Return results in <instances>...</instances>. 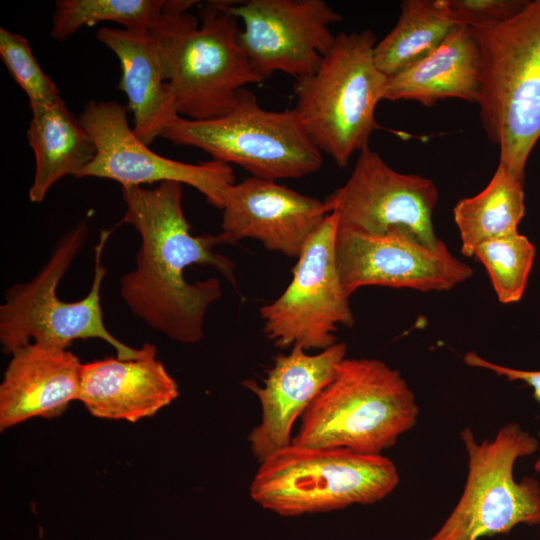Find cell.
<instances>
[{
    "label": "cell",
    "instance_id": "1",
    "mask_svg": "<svg viewBox=\"0 0 540 540\" xmlns=\"http://www.w3.org/2000/svg\"><path fill=\"white\" fill-rule=\"evenodd\" d=\"M162 182L154 188L121 187L123 222L139 233L136 266L120 278V296L151 329L185 344L200 341L209 306L221 295L217 278L190 283L184 270L212 266L235 285L234 264L213 249L229 244L221 232L194 236L182 207L183 188Z\"/></svg>",
    "mask_w": 540,
    "mask_h": 540
},
{
    "label": "cell",
    "instance_id": "2",
    "mask_svg": "<svg viewBox=\"0 0 540 540\" xmlns=\"http://www.w3.org/2000/svg\"><path fill=\"white\" fill-rule=\"evenodd\" d=\"M230 1H209L201 24L187 12L167 13L151 31L178 116L209 120L229 113L238 93L264 79L244 52Z\"/></svg>",
    "mask_w": 540,
    "mask_h": 540
},
{
    "label": "cell",
    "instance_id": "3",
    "mask_svg": "<svg viewBox=\"0 0 540 540\" xmlns=\"http://www.w3.org/2000/svg\"><path fill=\"white\" fill-rule=\"evenodd\" d=\"M472 31L482 56L477 103L482 126L499 146V163L524 182L540 138V0H528L509 19Z\"/></svg>",
    "mask_w": 540,
    "mask_h": 540
},
{
    "label": "cell",
    "instance_id": "4",
    "mask_svg": "<svg viewBox=\"0 0 540 540\" xmlns=\"http://www.w3.org/2000/svg\"><path fill=\"white\" fill-rule=\"evenodd\" d=\"M419 407L398 370L373 358H345L301 417L292 443L381 454L417 422Z\"/></svg>",
    "mask_w": 540,
    "mask_h": 540
},
{
    "label": "cell",
    "instance_id": "5",
    "mask_svg": "<svg viewBox=\"0 0 540 540\" xmlns=\"http://www.w3.org/2000/svg\"><path fill=\"white\" fill-rule=\"evenodd\" d=\"M110 233H100L94 250L93 281L83 299L63 301L57 296V287L86 242L85 218L61 235L34 277L5 291L0 306V343L6 353L30 343L67 349L77 339L97 338L112 346L119 359H134L141 354V348H131L113 336L103 320L101 287L106 269L102 256Z\"/></svg>",
    "mask_w": 540,
    "mask_h": 540
},
{
    "label": "cell",
    "instance_id": "6",
    "mask_svg": "<svg viewBox=\"0 0 540 540\" xmlns=\"http://www.w3.org/2000/svg\"><path fill=\"white\" fill-rule=\"evenodd\" d=\"M376 43L369 29L338 34L317 70L293 85V109L304 131L339 167L368 147L379 128L375 109L388 77L375 64Z\"/></svg>",
    "mask_w": 540,
    "mask_h": 540
},
{
    "label": "cell",
    "instance_id": "7",
    "mask_svg": "<svg viewBox=\"0 0 540 540\" xmlns=\"http://www.w3.org/2000/svg\"><path fill=\"white\" fill-rule=\"evenodd\" d=\"M398 483L396 466L381 454L291 442L260 462L250 497L266 510L292 517L373 504Z\"/></svg>",
    "mask_w": 540,
    "mask_h": 540
},
{
    "label": "cell",
    "instance_id": "8",
    "mask_svg": "<svg viewBox=\"0 0 540 540\" xmlns=\"http://www.w3.org/2000/svg\"><path fill=\"white\" fill-rule=\"evenodd\" d=\"M162 138L203 150L212 160L234 163L266 180L299 178L318 171L321 151L304 131L294 109H263L253 92L242 89L227 114L209 120L176 117Z\"/></svg>",
    "mask_w": 540,
    "mask_h": 540
},
{
    "label": "cell",
    "instance_id": "9",
    "mask_svg": "<svg viewBox=\"0 0 540 540\" xmlns=\"http://www.w3.org/2000/svg\"><path fill=\"white\" fill-rule=\"evenodd\" d=\"M460 437L468 474L456 506L427 540H479L508 534L518 524H540V483L513 475L517 459L534 454L539 441L518 423H507L491 440L478 443L470 428Z\"/></svg>",
    "mask_w": 540,
    "mask_h": 540
},
{
    "label": "cell",
    "instance_id": "10",
    "mask_svg": "<svg viewBox=\"0 0 540 540\" xmlns=\"http://www.w3.org/2000/svg\"><path fill=\"white\" fill-rule=\"evenodd\" d=\"M338 227V215L328 213L298 256L287 288L260 308L263 332L276 347L321 351L336 343L339 325L353 326L336 262Z\"/></svg>",
    "mask_w": 540,
    "mask_h": 540
},
{
    "label": "cell",
    "instance_id": "11",
    "mask_svg": "<svg viewBox=\"0 0 540 540\" xmlns=\"http://www.w3.org/2000/svg\"><path fill=\"white\" fill-rule=\"evenodd\" d=\"M438 197L431 179L394 170L368 146L358 153L346 183L323 202L328 213L338 215L339 228L367 235L402 229L437 247L444 243L432 220Z\"/></svg>",
    "mask_w": 540,
    "mask_h": 540
},
{
    "label": "cell",
    "instance_id": "12",
    "mask_svg": "<svg viewBox=\"0 0 540 540\" xmlns=\"http://www.w3.org/2000/svg\"><path fill=\"white\" fill-rule=\"evenodd\" d=\"M127 110L115 101L86 103L79 119L96 154L77 178L109 179L121 187L178 182L198 190L210 205L221 209L225 188L235 183L232 167L216 160L185 163L153 152L130 127Z\"/></svg>",
    "mask_w": 540,
    "mask_h": 540
},
{
    "label": "cell",
    "instance_id": "13",
    "mask_svg": "<svg viewBox=\"0 0 540 540\" xmlns=\"http://www.w3.org/2000/svg\"><path fill=\"white\" fill-rule=\"evenodd\" d=\"M243 23L240 44L265 80L276 71L295 79L317 70L336 39L330 26L342 17L323 0L230 1Z\"/></svg>",
    "mask_w": 540,
    "mask_h": 540
},
{
    "label": "cell",
    "instance_id": "14",
    "mask_svg": "<svg viewBox=\"0 0 540 540\" xmlns=\"http://www.w3.org/2000/svg\"><path fill=\"white\" fill-rule=\"evenodd\" d=\"M335 253L348 297L364 286L448 291L473 275L445 243L430 247L402 229L367 235L338 227Z\"/></svg>",
    "mask_w": 540,
    "mask_h": 540
},
{
    "label": "cell",
    "instance_id": "15",
    "mask_svg": "<svg viewBox=\"0 0 540 540\" xmlns=\"http://www.w3.org/2000/svg\"><path fill=\"white\" fill-rule=\"evenodd\" d=\"M221 210L229 244L252 238L288 257L300 255L328 214L323 201L253 176L225 188Z\"/></svg>",
    "mask_w": 540,
    "mask_h": 540
},
{
    "label": "cell",
    "instance_id": "16",
    "mask_svg": "<svg viewBox=\"0 0 540 540\" xmlns=\"http://www.w3.org/2000/svg\"><path fill=\"white\" fill-rule=\"evenodd\" d=\"M346 351L343 342L313 355L293 346L288 354L274 357L262 386L254 381L244 382L261 406V421L248 436L251 451L259 462L291 444L294 423L332 381Z\"/></svg>",
    "mask_w": 540,
    "mask_h": 540
},
{
    "label": "cell",
    "instance_id": "17",
    "mask_svg": "<svg viewBox=\"0 0 540 540\" xmlns=\"http://www.w3.org/2000/svg\"><path fill=\"white\" fill-rule=\"evenodd\" d=\"M151 343L134 359L105 358L82 364L78 400L98 418L137 422L179 395L176 380L156 358Z\"/></svg>",
    "mask_w": 540,
    "mask_h": 540
},
{
    "label": "cell",
    "instance_id": "18",
    "mask_svg": "<svg viewBox=\"0 0 540 540\" xmlns=\"http://www.w3.org/2000/svg\"><path fill=\"white\" fill-rule=\"evenodd\" d=\"M0 385V429L54 418L78 400L82 364L67 349L30 343L15 350Z\"/></svg>",
    "mask_w": 540,
    "mask_h": 540
},
{
    "label": "cell",
    "instance_id": "19",
    "mask_svg": "<svg viewBox=\"0 0 540 540\" xmlns=\"http://www.w3.org/2000/svg\"><path fill=\"white\" fill-rule=\"evenodd\" d=\"M97 40L118 58V89L127 97L133 131L146 145L161 137L178 114L174 108L154 35L143 29L102 27Z\"/></svg>",
    "mask_w": 540,
    "mask_h": 540
},
{
    "label": "cell",
    "instance_id": "20",
    "mask_svg": "<svg viewBox=\"0 0 540 540\" xmlns=\"http://www.w3.org/2000/svg\"><path fill=\"white\" fill-rule=\"evenodd\" d=\"M482 56L471 28L457 26L429 55L389 77L384 100H411L433 106L446 98L478 103Z\"/></svg>",
    "mask_w": 540,
    "mask_h": 540
},
{
    "label": "cell",
    "instance_id": "21",
    "mask_svg": "<svg viewBox=\"0 0 540 540\" xmlns=\"http://www.w3.org/2000/svg\"><path fill=\"white\" fill-rule=\"evenodd\" d=\"M30 110L26 136L34 153L35 171L28 197L32 203H41L63 177L79 176L94 159L96 147L61 97Z\"/></svg>",
    "mask_w": 540,
    "mask_h": 540
},
{
    "label": "cell",
    "instance_id": "22",
    "mask_svg": "<svg viewBox=\"0 0 540 540\" xmlns=\"http://www.w3.org/2000/svg\"><path fill=\"white\" fill-rule=\"evenodd\" d=\"M523 183L499 163L481 192L456 203L453 215L463 256L473 257L485 241L519 232L525 215Z\"/></svg>",
    "mask_w": 540,
    "mask_h": 540
},
{
    "label": "cell",
    "instance_id": "23",
    "mask_svg": "<svg viewBox=\"0 0 540 540\" xmlns=\"http://www.w3.org/2000/svg\"><path fill=\"white\" fill-rule=\"evenodd\" d=\"M457 26L438 0H404L396 24L374 47L375 64L392 77L433 52Z\"/></svg>",
    "mask_w": 540,
    "mask_h": 540
},
{
    "label": "cell",
    "instance_id": "24",
    "mask_svg": "<svg viewBox=\"0 0 540 540\" xmlns=\"http://www.w3.org/2000/svg\"><path fill=\"white\" fill-rule=\"evenodd\" d=\"M195 3L187 0H58L50 36L62 42L81 28L101 22L152 31L167 13L186 12Z\"/></svg>",
    "mask_w": 540,
    "mask_h": 540
},
{
    "label": "cell",
    "instance_id": "25",
    "mask_svg": "<svg viewBox=\"0 0 540 540\" xmlns=\"http://www.w3.org/2000/svg\"><path fill=\"white\" fill-rule=\"evenodd\" d=\"M535 255L534 244L520 232L485 241L473 253L486 269L502 304L517 303L522 299Z\"/></svg>",
    "mask_w": 540,
    "mask_h": 540
},
{
    "label": "cell",
    "instance_id": "26",
    "mask_svg": "<svg viewBox=\"0 0 540 540\" xmlns=\"http://www.w3.org/2000/svg\"><path fill=\"white\" fill-rule=\"evenodd\" d=\"M0 57L11 77L27 95L30 108L50 105L60 98L59 89L42 70L24 36L1 27Z\"/></svg>",
    "mask_w": 540,
    "mask_h": 540
},
{
    "label": "cell",
    "instance_id": "27",
    "mask_svg": "<svg viewBox=\"0 0 540 540\" xmlns=\"http://www.w3.org/2000/svg\"><path fill=\"white\" fill-rule=\"evenodd\" d=\"M528 0H438L443 12L457 25L472 29L503 22L518 13Z\"/></svg>",
    "mask_w": 540,
    "mask_h": 540
},
{
    "label": "cell",
    "instance_id": "28",
    "mask_svg": "<svg viewBox=\"0 0 540 540\" xmlns=\"http://www.w3.org/2000/svg\"><path fill=\"white\" fill-rule=\"evenodd\" d=\"M463 361L467 366L489 370L498 376L505 377L509 381H520L530 386L533 390L534 398L540 403V370H522L502 366L479 356L473 351L467 352L463 356ZM540 438V430L538 432ZM536 472H540V456L534 464Z\"/></svg>",
    "mask_w": 540,
    "mask_h": 540
}]
</instances>
